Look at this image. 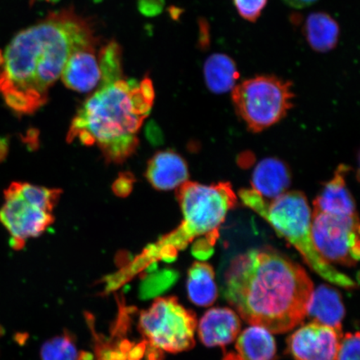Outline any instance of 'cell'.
<instances>
[{"instance_id":"obj_1","label":"cell","mask_w":360,"mask_h":360,"mask_svg":"<svg viewBox=\"0 0 360 360\" xmlns=\"http://www.w3.org/2000/svg\"><path fill=\"white\" fill-rule=\"evenodd\" d=\"M97 43L91 22L75 8L49 13L0 52V96L15 114H34L47 103L72 53Z\"/></svg>"},{"instance_id":"obj_2","label":"cell","mask_w":360,"mask_h":360,"mask_svg":"<svg viewBox=\"0 0 360 360\" xmlns=\"http://www.w3.org/2000/svg\"><path fill=\"white\" fill-rule=\"evenodd\" d=\"M314 290L300 264L274 251L250 250L232 260L224 294L245 322L282 334L303 322Z\"/></svg>"},{"instance_id":"obj_3","label":"cell","mask_w":360,"mask_h":360,"mask_svg":"<svg viewBox=\"0 0 360 360\" xmlns=\"http://www.w3.org/2000/svg\"><path fill=\"white\" fill-rule=\"evenodd\" d=\"M154 101V85L148 76L102 84L75 115L67 141L96 146L107 161L122 163L136 150L138 134Z\"/></svg>"},{"instance_id":"obj_4","label":"cell","mask_w":360,"mask_h":360,"mask_svg":"<svg viewBox=\"0 0 360 360\" xmlns=\"http://www.w3.org/2000/svg\"><path fill=\"white\" fill-rule=\"evenodd\" d=\"M177 198L181 209V224L161 238L155 247V254L173 260L179 251L193 243V253L198 259L212 255L219 236V229L227 214L237 204V196L229 182L205 186L187 181L178 188Z\"/></svg>"},{"instance_id":"obj_5","label":"cell","mask_w":360,"mask_h":360,"mask_svg":"<svg viewBox=\"0 0 360 360\" xmlns=\"http://www.w3.org/2000/svg\"><path fill=\"white\" fill-rule=\"evenodd\" d=\"M243 204L271 225L302 255L306 264L326 281L345 289L357 287L352 278L326 262L315 248L311 231V214L307 198L300 191H287L276 199H264L257 192L241 190Z\"/></svg>"},{"instance_id":"obj_6","label":"cell","mask_w":360,"mask_h":360,"mask_svg":"<svg viewBox=\"0 0 360 360\" xmlns=\"http://www.w3.org/2000/svg\"><path fill=\"white\" fill-rule=\"evenodd\" d=\"M294 97L292 83L273 75L246 79L232 91L237 114L254 133L263 131L285 118Z\"/></svg>"},{"instance_id":"obj_7","label":"cell","mask_w":360,"mask_h":360,"mask_svg":"<svg viewBox=\"0 0 360 360\" xmlns=\"http://www.w3.org/2000/svg\"><path fill=\"white\" fill-rule=\"evenodd\" d=\"M139 330L155 349L176 354L195 345L197 319L175 297L157 299L139 318Z\"/></svg>"},{"instance_id":"obj_8","label":"cell","mask_w":360,"mask_h":360,"mask_svg":"<svg viewBox=\"0 0 360 360\" xmlns=\"http://www.w3.org/2000/svg\"><path fill=\"white\" fill-rule=\"evenodd\" d=\"M358 214L314 210L311 214L313 241L319 254L332 263L354 266L359 260Z\"/></svg>"},{"instance_id":"obj_9","label":"cell","mask_w":360,"mask_h":360,"mask_svg":"<svg viewBox=\"0 0 360 360\" xmlns=\"http://www.w3.org/2000/svg\"><path fill=\"white\" fill-rule=\"evenodd\" d=\"M4 199L0 222L11 235L13 249H22L27 240L39 236L53 222V211L25 199L13 184L4 191Z\"/></svg>"},{"instance_id":"obj_10","label":"cell","mask_w":360,"mask_h":360,"mask_svg":"<svg viewBox=\"0 0 360 360\" xmlns=\"http://www.w3.org/2000/svg\"><path fill=\"white\" fill-rule=\"evenodd\" d=\"M342 332L311 322L296 330L288 340L295 360H335Z\"/></svg>"},{"instance_id":"obj_11","label":"cell","mask_w":360,"mask_h":360,"mask_svg":"<svg viewBox=\"0 0 360 360\" xmlns=\"http://www.w3.org/2000/svg\"><path fill=\"white\" fill-rule=\"evenodd\" d=\"M96 45L75 51L67 60L61 79L67 88L79 93L92 91L101 81L100 62Z\"/></svg>"},{"instance_id":"obj_12","label":"cell","mask_w":360,"mask_h":360,"mask_svg":"<svg viewBox=\"0 0 360 360\" xmlns=\"http://www.w3.org/2000/svg\"><path fill=\"white\" fill-rule=\"evenodd\" d=\"M240 328V319L235 311L228 308H214L202 317L198 334L205 346L224 347L236 340Z\"/></svg>"},{"instance_id":"obj_13","label":"cell","mask_w":360,"mask_h":360,"mask_svg":"<svg viewBox=\"0 0 360 360\" xmlns=\"http://www.w3.org/2000/svg\"><path fill=\"white\" fill-rule=\"evenodd\" d=\"M146 177L157 190H174L188 181V165L177 153L161 151L148 162Z\"/></svg>"},{"instance_id":"obj_14","label":"cell","mask_w":360,"mask_h":360,"mask_svg":"<svg viewBox=\"0 0 360 360\" xmlns=\"http://www.w3.org/2000/svg\"><path fill=\"white\" fill-rule=\"evenodd\" d=\"M291 184V174L287 165L280 160L268 158L256 166L252 186L264 199H276L288 191Z\"/></svg>"},{"instance_id":"obj_15","label":"cell","mask_w":360,"mask_h":360,"mask_svg":"<svg viewBox=\"0 0 360 360\" xmlns=\"http://www.w3.org/2000/svg\"><path fill=\"white\" fill-rule=\"evenodd\" d=\"M345 307L340 292L332 287L322 285L314 290L306 316L313 322L330 326L342 332Z\"/></svg>"},{"instance_id":"obj_16","label":"cell","mask_w":360,"mask_h":360,"mask_svg":"<svg viewBox=\"0 0 360 360\" xmlns=\"http://www.w3.org/2000/svg\"><path fill=\"white\" fill-rule=\"evenodd\" d=\"M236 349L241 360H274L276 344L271 332L261 326H252L238 337Z\"/></svg>"},{"instance_id":"obj_17","label":"cell","mask_w":360,"mask_h":360,"mask_svg":"<svg viewBox=\"0 0 360 360\" xmlns=\"http://www.w3.org/2000/svg\"><path fill=\"white\" fill-rule=\"evenodd\" d=\"M204 76L211 92L224 94L236 87L240 72L232 58L224 53H214L205 63Z\"/></svg>"},{"instance_id":"obj_18","label":"cell","mask_w":360,"mask_h":360,"mask_svg":"<svg viewBox=\"0 0 360 360\" xmlns=\"http://www.w3.org/2000/svg\"><path fill=\"white\" fill-rule=\"evenodd\" d=\"M304 33L314 51L326 53L336 47L340 37V26L326 13H312L306 19Z\"/></svg>"},{"instance_id":"obj_19","label":"cell","mask_w":360,"mask_h":360,"mask_svg":"<svg viewBox=\"0 0 360 360\" xmlns=\"http://www.w3.org/2000/svg\"><path fill=\"white\" fill-rule=\"evenodd\" d=\"M214 269L208 263L195 262L188 270L187 290L188 298L201 307L212 305L218 296Z\"/></svg>"},{"instance_id":"obj_20","label":"cell","mask_w":360,"mask_h":360,"mask_svg":"<svg viewBox=\"0 0 360 360\" xmlns=\"http://www.w3.org/2000/svg\"><path fill=\"white\" fill-rule=\"evenodd\" d=\"M101 71V85L114 82L123 76L122 53L118 44L111 41L102 48L98 55Z\"/></svg>"},{"instance_id":"obj_21","label":"cell","mask_w":360,"mask_h":360,"mask_svg":"<svg viewBox=\"0 0 360 360\" xmlns=\"http://www.w3.org/2000/svg\"><path fill=\"white\" fill-rule=\"evenodd\" d=\"M42 360H79L75 342L67 334L45 342L40 350Z\"/></svg>"},{"instance_id":"obj_22","label":"cell","mask_w":360,"mask_h":360,"mask_svg":"<svg viewBox=\"0 0 360 360\" xmlns=\"http://www.w3.org/2000/svg\"><path fill=\"white\" fill-rule=\"evenodd\" d=\"M359 333H348L341 338L335 360H359Z\"/></svg>"},{"instance_id":"obj_23","label":"cell","mask_w":360,"mask_h":360,"mask_svg":"<svg viewBox=\"0 0 360 360\" xmlns=\"http://www.w3.org/2000/svg\"><path fill=\"white\" fill-rule=\"evenodd\" d=\"M268 0H233L240 15L248 21L255 22L266 6Z\"/></svg>"},{"instance_id":"obj_24","label":"cell","mask_w":360,"mask_h":360,"mask_svg":"<svg viewBox=\"0 0 360 360\" xmlns=\"http://www.w3.org/2000/svg\"><path fill=\"white\" fill-rule=\"evenodd\" d=\"M165 6V0H139V10L143 15L155 16L159 15Z\"/></svg>"},{"instance_id":"obj_25","label":"cell","mask_w":360,"mask_h":360,"mask_svg":"<svg viewBox=\"0 0 360 360\" xmlns=\"http://www.w3.org/2000/svg\"><path fill=\"white\" fill-rule=\"evenodd\" d=\"M288 6L295 8H303L314 4L318 0H283Z\"/></svg>"},{"instance_id":"obj_26","label":"cell","mask_w":360,"mask_h":360,"mask_svg":"<svg viewBox=\"0 0 360 360\" xmlns=\"http://www.w3.org/2000/svg\"><path fill=\"white\" fill-rule=\"evenodd\" d=\"M8 150V139L0 137V163L6 159Z\"/></svg>"},{"instance_id":"obj_27","label":"cell","mask_w":360,"mask_h":360,"mask_svg":"<svg viewBox=\"0 0 360 360\" xmlns=\"http://www.w3.org/2000/svg\"><path fill=\"white\" fill-rule=\"evenodd\" d=\"M223 360H241L236 353L229 352L224 354Z\"/></svg>"},{"instance_id":"obj_28","label":"cell","mask_w":360,"mask_h":360,"mask_svg":"<svg viewBox=\"0 0 360 360\" xmlns=\"http://www.w3.org/2000/svg\"><path fill=\"white\" fill-rule=\"evenodd\" d=\"M31 1L32 2H35V1H45V2H48V3H51V4H56L58 1H60V0H31Z\"/></svg>"}]
</instances>
